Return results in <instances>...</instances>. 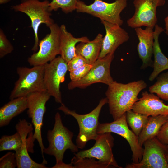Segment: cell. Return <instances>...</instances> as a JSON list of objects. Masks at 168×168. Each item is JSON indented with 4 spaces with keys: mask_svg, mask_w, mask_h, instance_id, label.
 <instances>
[{
    "mask_svg": "<svg viewBox=\"0 0 168 168\" xmlns=\"http://www.w3.org/2000/svg\"><path fill=\"white\" fill-rule=\"evenodd\" d=\"M108 86L105 95L110 113L115 120L132 110L133 105L139 99L138 94L147 87V84L142 80L127 84L114 81Z\"/></svg>",
    "mask_w": 168,
    "mask_h": 168,
    "instance_id": "1",
    "label": "cell"
},
{
    "mask_svg": "<svg viewBox=\"0 0 168 168\" xmlns=\"http://www.w3.org/2000/svg\"><path fill=\"white\" fill-rule=\"evenodd\" d=\"M108 103L106 97L102 99L97 106L90 113L85 114H77L62 103L58 109L65 115L73 116L77 121L79 127V132L76 139V145L78 148L83 149L90 140H96L98 134L97 129L99 117L103 106Z\"/></svg>",
    "mask_w": 168,
    "mask_h": 168,
    "instance_id": "2",
    "label": "cell"
},
{
    "mask_svg": "<svg viewBox=\"0 0 168 168\" xmlns=\"http://www.w3.org/2000/svg\"><path fill=\"white\" fill-rule=\"evenodd\" d=\"M73 136V133L63 125L59 113H56L53 128L49 130L47 133L49 145L45 148L44 153L54 156L56 164L63 162L64 153L67 150L69 149L74 153L78 151V148L72 141Z\"/></svg>",
    "mask_w": 168,
    "mask_h": 168,
    "instance_id": "3",
    "label": "cell"
},
{
    "mask_svg": "<svg viewBox=\"0 0 168 168\" xmlns=\"http://www.w3.org/2000/svg\"><path fill=\"white\" fill-rule=\"evenodd\" d=\"M22 0L19 4L12 6V8L16 12H21L27 15L30 20V27L33 30L35 36V43L32 48L34 51L39 49V40L38 29L42 24L49 27L54 23L51 17L49 10L50 2L48 0Z\"/></svg>",
    "mask_w": 168,
    "mask_h": 168,
    "instance_id": "4",
    "label": "cell"
},
{
    "mask_svg": "<svg viewBox=\"0 0 168 168\" xmlns=\"http://www.w3.org/2000/svg\"><path fill=\"white\" fill-rule=\"evenodd\" d=\"M45 65L33 66L31 68L18 67L19 78L15 83L9 99L26 96L36 92L46 90L44 83Z\"/></svg>",
    "mask_w": 168,
    "mask_h": 168,
    "instance_id": "5",
    "label": "cell"
},
{
    "mask_svg": "<svg viewBox=\"0 0 168 168\" xmlns=\"http://www.w3.org/2000/svg\"><path fill=\"white\" fill-rule=\"evenodd\" d=\"M127 0H115L111 3L102 0H94L90 5L77 0L76 10L78 12L85 13L101 20L121 26L123 23L120 14L127 7Z\"/></svg>",
    "mask_w": 168,
    "mask_h": 168,
    "instance_id": "6",
    "label": "cell"
},
{
    "mask_svg": "<svg viewBox=\"0 0 168 168\" xmlns=\"http://www.w3.org/2000/svg\"><path fill=\"white\" fill-rule=\"evenodd\" d=\"M50 96L45 90L31 93L26 96L28 104L27 113L28 117L31 119L34 129L32 140L34 142L36 139L38 141L43 158L42 163L44 164L47 163V161L44 155L45 147L42 141L41 128L44 114L46 110L45 105Z\"/></svg>",
    "mask_w": 168,
    "mask_h": 168,
    "instance_id": "7",
    "label": "cell"
},
{
    "mask_svg": "<svg viewBox=\"0 0 168 168\" xmlns=\"http://www.w3.org/2000/svg\"><path fill=\"white\" fill-rule=\"evenodd\" d=\"M96 132L98 134L109 132L121 136L127 141L130 145L132 152L133 162L138 163L141 160L144 148L139 144L138 136L128 128L126 119V113L113 122L99 123Z\"/></svg>",
    "mask_w": 168,
    "mask_h": 168,
    "instance_id": "8",
    "label": "cell"
},
{
    "mask_svg": "<svg viewBox=\"0 0 168 168\" xmlns=\"http://www.w3.org/2000/svg\"><path fill=\"white\" fill-rule=\"evenodd\" d=\"M114 53H110L102 58H98L92 64L91 69L85 77L80 80L71 81L69 83L68 89H84L97 83H101L108 86L112 83L114 81L110 75V68L114 57Z\"/></svg>",
    "mask_w": 168,
    "mask_h": 168,
    "instance_id": "9",
    "label": "cell"
},
{
    "mask_svg": "<svg viewBox=\"0 0 168 168\" xmlns=\"http://www.w3.org/2000/svg\"><path fill=\"white\" fill-rule=\"evenodd\" d=\"M49 28L50 33L39 41L38 51L28 58L31 66L45 65L60 54V27L54 23Z\"/></svg>",
    "mask_w": 168,
    "mask_h": 168,
    "instance_id": "10",
    "label": "cell"
},
{
    "mask_svg": "<svg viewBox=\"0 0 168 168\" xmlns=\"http://www.w3.org/2000/svg\"><path fill=\"white\" fill-rule=\"evenodd\" d=\"M95 141L92 147L77 152L74 157L77 158H94L109 168H122L118 165L112 152L114 139L111 133L98 134Z\"/></svg>",
    "mask_w": 168,
    "mask_h": 168,
    "instance_id": "11",
    "label": "cell"
},
{
    "mask_svg": "<svg viewBox=\"0 0 168 168\" xmlns=\"http://www.w3.org/2000/svg\"><path fill=\"white\" fill-rule=\"evenodd\" d=\"M165 3V0H134L135 12L127 21L128 26L134 29L145 26L153 29L157 22V8Z\"/></svg>",
    "mask_w": 168,
    "mask_h": 168,
    "instance_id": "12",
    "label": "cell"
},
{
    "mask_svg": "<svg viewBox=\"0 0 168 168\" xmlns=\"http://www.w3.org/2000/svg\"><path fill=\"white\" fill-rule=\"evenodd\" d=\"M44 65V81L46 89L56 102L62 104L60 84L65 80L68 71L67 63L59 56Z\"/></svg>",
    "mask_w": 168,
    "mask_h": 168,
    "instance_id": "13",
    "label": "cell"
},
{
    "mask_svg": "<svg viewBox=\"0 0 168 168\" xmlns=\"http://www.w3.org/2000/svg\"><path fill=\"white\" fill-rule=\"evenodd\" d=\"M142 159L138 163L127 164L126 168H168L165 153L168 148L156 137L146 141Z\"/></svg>",
    "mask_w": 168,
    "mask_h": 168,
    "instance_id": "14",
    "label": "cell"
},
{
    "mask_svg": "<svg viewBox=\"0 0 168 168\" xmlns=\"http://www.w3.org/2000/svg\"><path fill=\"white\" fill-rule=\"evenodd\" d=\"M105 30L99 58H102L110 53H114L120 45L127 41L129 36L121 26L101 20Z\"/></svg>",
    "mask_w": 168,
    "mask_h": 168,
    "instance_id": "15",
    "label": "cell"
},
{
    "mask_svg": "<svg viewBox=\"0 0 168 168\" xmlns=\"http://www.w3.org/2000/svg\"><path fill=\"white\" fill-rule=\"evenodd\" d=\"M17 131L21 135L22 143L21 147L15 151V155L18 168H46L43 163L39 164L34 161L28 153V145L27 137L32 132L33 128L31 124L25 119H20L16 125ZM29 146V145H28Z\"/></svg>",
    "mask_w": 168,
    "mask_h": 168,
    "instance_id": "16",
    "label": "cell"
},
{
    "mask_svg": "<svg viewBox=\"0 0 168 168\" xmlns=\"http://www.w3.org/2000/svg\"><path fill=\"white\" fill-rule=\"evenodd\" d=\"M153 93L145 91L133 105V111L150 116L168 115V105Z\"/></svg>",
    "mask_w": 168,
    "mask_h": 168,
    "instance_id": "17",
    "label": "cell"
},
{
    "mask_svg": "<svg viewBox=\"0 0 168 168\" xmlns=\"http://www.w3.org/2000/svg\"><path fill=\"white\" fill-rule=\"evenodd\" d=\"M139 42L137 50L140 58L142 62L141 69L153 67L152 58L153 55L154 43L153 29L146 27L144 29L140 27L134 29Z\"/></svg>",
    "mask_w": 168,
    "mask_h": 168,
    "instance_id": "18",
    "label": "cell"
},
{
    "mask_svg": "<svg viewBox=\"0 0 168 168\" xmlns=\"http://www.w3.org/2000/svg\"><path fill=\"white\" fill-rule=\"evenodd\" d=\"M60 56L67 63L76 56V45L78 42H87L90 41L86 36L75 38L67 30L66 26L62 25L60 26Z\"/></svg>",
    "mask_w": 168,
    "mask_h": 168,
    "instance_id": "19",
    "label": "cell"
},
{
    "mask_svg": "<svg viewBox=\"0 0 168 168\" xmlns=\"http://www.w3.org/2000/svg\"><path fill=\"white\" fill-rule=\"evenodd\" d=\"M164 31V29L157 24L155 26L154 31L153 70L149 77L150 81H153L161 72L168 69V58L162 53L159 41V35Z\"/></svg>",
    "mask_w": 168,
    "mask_h": 168,
    "instance_id": "20",
    "label": "cell"
},
{
    "mask_svg": "<svg viewBox=\"0 0 168 168\" xmlns=\"http://www.w3.org/2000/svg\"><path fill=\"white\" fill-rule=\"evenodd\" d=\"M26 96L12 100L0 109V127L8 125L12 119L28 109Z\"/></svg>",
    "mask_w": 168,
    "mask_h": 168,
    "instance_id": "21",
    "label": "cell"
},
{
    "mask_svg": "<svg viewBox=\"0 0 168 168\" xmlns=\"http://www.w3.org/2000/svg\"><path fill=\"white\" fill-rule=\"evenodd\" d=\"M103 39V35L99 33L91 41L80 42L76 46V54L82 57L88 64L92 65L99 58Z\"/></svg>",
    "mask_w": 168,
    "mask_h": 168,
    "instance_id": "22",
    "label": "cell"
},
{
    "mask_svg": "<svg viewBox=\"0 0 168 168\" xmlns=\"http://www.w3.org/2000/svg\"><path fill=\"white\" fill-rule=\"evenodd\" d=\"M168 119V115L150 116L138 136L140 145L142 147L147 140L156 137L162 126Z\"/></svg>",
    "mask_w": 168,
    "mask_h": 168,
    "instance_id": "23",
    "label": "cell"
},
{
    "mask_svg": "<svg viewBox=\"0 0 168 168\" xmlns=\"http://www.w3.org/2000/svg\"><path fill=\"white\" fill-rule=\"evenodd\" d=\"M149 116L130 110L126 113V119L132 130L138 136L147 123Z\"/></svg>",
    "mask_w": 168,
    "mask_h": 168,
    "instance_id": "24",
    "label": "cell"
},
{
    "mask_svg": "<svg viewBox=\"0 0 168 168\" xmlns=\"http://www.w3.org/2000/svg\"><path fill=\"white\" fill-rule=\"evenodd\" d=\"M149 91L151 93L156 94L160 98L168 101V71L157 77L156 82L149 87Z\"/></svg>",
    "mask_w": 168,
    "mask_h": 168,
    "instance_id": "25",
    "label": "cell"
},
{
    "mask_svg": "<svg viewBox=\"0 0 168 168\" xmlns=\"http://www.w3.org/2000/svg\"><path fill=\"white\" fill-rule=\"evenodd\" d=\"M22 143V137L17 131L12 135H3L0 139V151H16L21 147Z\"/></svg>",
    "mask_w": 168,
    "mask_h": 168,
    "instance_id": "26",
    "label": "cell"
},
{
    "mask_svg": "<svg viewBox=\"0 0 168 168\" xmlns=\"http://www.w3.org/2000/svg\"><path fill=\"white\" fill-rule=\"evenodd\" d=\"M71 163L74 168H108L106 165L94 158H77L74 156Z\"/></svg>",
    "mask_w": 168,
    "mask_h": 168,
    "instance_id": "27",
    "label": "cell"
},
{
    "mask_svg": "<svg viewBox=\"0 0 168 168\" xmlns=\"http://www.w3.org/2000/svg\"><path fill=\"white\" fill-rule=\"evenodd\" d=\"M77 0H52L50 2L49 10L51 12L61 9L66 13L72 12L76 10Z\"/></svg>",
    "mask_w": 168,
    "mask_h": 168,
    "instance_id": "28",
    "label": "cell"
},
{
    "mask_svg": "<svg viewBox=\"0 0 168 168\" xmlns=\"http://www.w3.org/2000/svg\"><path fill=\"white\" fill-rule=\"evenodd\" d=\"M14 48L7 38L3 31L0 29V58H2L5 55L11 53Z\"/></svg>",
    "mask_w": 168,
    "mask_h": 168,
    "instance_id": "29",
    "label": "cell"
},
{
    "mask_svg": "<svg viewBox=\"0 0 168 168\" xmlns=\"http://www.w3.org/2000/svg\"><path fill=\"white\" fill-rule=\"evenodd\" d=\"M17 167L15 153L9 152L0 158V168H14Z\"/></svg>",
    "mask_w": 168,
    "mask_h": 168,
    "instance_id": "30",
    "label": "cell"
},
{
    "mask_svg": "<svg viewBox=\"0 0 168 168\" xmlns=\"http://www.w3.org/2000/svg\"><path fill=\"white\" fill-rule=\"evenodd\" d=\"M92 66V65L87 64L70 72L71 81H76L83 78L88 73Z\"/></svg>",
    "mask_w": 168,
    "mask_h": 168,
    "instance_id": "31",
    "label": "cell"
},
{
    "mask_svg": "<svg viewBox=\"0 0 168 168\" xmlns=\"http://www.w3.org/2000/svg\"><path fill=\"white\" fill-rule=\"evenodd\" d=\"M87 64L86 60L82 57L76 55L67 63L68 71L70 72Z\"/></svg>",
    "mask_w": 168,
    "mask_h": 168,
    "instance_id": "32",
    "label": "cell"
},
{
    "mask_svg": "<svg viewBox=\"0 0 168 168\" xmlns=\"http://www.w3.org/2000/svg\"><path fill=\"white\" fill-rule=\"evenodd\" d=\"M156 137L168 148V119L162 126Z\"/></svg>",
    "mask_w": 168,
    "mask_h": 168,
    "instance_id": "33",
    "label": "cell"
},
{
    "mask_svg": "<svg viewBox=\"0 0 168 168\" xmlns=\"http://www.w3.org/2000/svg\"><path fill=\"white\" fill-rule=\"evenodd\" d=\"M52 168H74L73 165L71 163L66 164L63 162L55 164Z\"/></svg>",
    "mask_w": 168,
    "mask_h": 168,
    "instance_id": "34",
    "label": "cell"
},
{
    "mask_svg": "<svg viewBox=\"0 0 168 168\" xmlns=\"http://www.w3.org/2000/svg\"><path fill=\"white\" fill-rule=\"evenodd\" d=\"M165 33L168 35V16L164 19Z\"/></svg>",
    "mask_w": 168,
    "mask_h": 168,
    "instance_id": "35",
    "label": "cell"
},
{
    "mask_svg": "<svg viewBox=\"0 0 168 168\" xmlns=\"http://www.w3.org/2000/svg\"><path fill=\"white\" fill-rule=\"evenodd\" d=\"M11 0H0V4H6Z\"/></svg>",
    "mask_w": 168,
    "mask_h": 168,
    "instance_id": "36",
    "label": "cell"
},
{
    "mask_svg": "<svg viewBox=\"0 0 168 168\" xmlns=\"http://www.w3.org/2000/svg\"><path fill=\"white\" fill-rule=\"evenodd\" d=\"M165 157L167 161V163H168V149L167 150L165 153Z\"/></svg>",
    "mask_w": 168,
    "mask_h": 168,
    "instance_id": "37",
    "label": "cell"
},
{
    "mask_svg": "<svg viewBox=\"0 0 168 168\" xmlns=\"http://www.w3.org/2000/svg\"></svg>",
    "mask_w": 168,
    "mask_h": 168,
    "instance_id": "38",
    "label": "cell"
}]
</instances>
